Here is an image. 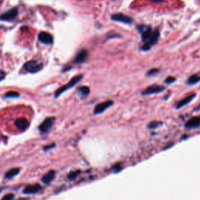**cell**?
<instances>
[{
	"instance_id": "2",
	"label": "cell",
	"mask_w": 200,
	"mask_h": 200,
	"mask_svg": "<svg viewBox=\"0 0 200 200\" xmlns=\"http://www.w3.org/2000/svg\"><path fill=\"white\" fill-rule=\"evenodd\" d=\"M82 78H83V76H82V75H78V76L74 77V78H72V79L70 80V82H68L66 85L61 87V88H59V89L56 91V93H55V96L57 98V97L59 96V95H61L63 92H66V90H68L69 88H71L72 87L74 86L77 83H78V82H79L82 79Z\"/></svg>"
},
{
	"instance_id": "1",
	"label": "cell",
	"mask_w": 200,
	"mask_h": 200,
	"mask_svg": "<svg viewBox=\"0 0 200 200\" xmlns=\"http://www.w3.org/2000/svg\"><path fill=\"white\" fill-rule=\"evenodd\" d=\"M137 29L141 34L142 40L143 42V45L142 46L141 49L142 51H148L159 40V31L157 29L153 30L150 26L142 25V24L138 26Z\"/></svg>"
},
{
	"instance_id": "20",
	"label": "cell",
	"mask_w": 200,
	"mask_h": 200,
	"mask_svg": "<svg viewBox=\"0 0 200 200\" xmlns=\"http://www.w3.org/2000/svg\"><path fill=\"white\" fill-rule=\"evenodd\" d=\"M19 93L17 92H9L5 94V96L6 98H17L19 96Z\"/></svg>"
},
{
	"instance_id": "14",
	"label": "cell",
	"mask_w": 200,
	"mask_h": 200,
	"mask_svg": "<svg viewBox=\"0 0 200 200\" xmlns=\"http://www.w3.org/2000/svg\"><path fill=\"white\" fill-rule=\"evenodd\" d=\"M56 177V172L54 170H49L46 174H45L42 178V182L45 185H49L53 181V179Z\"/></svg>"
},
{
	"instance_id": "19",
	"label": "cell",
	"mask_w": 200,
	"mask_h": 200,
	"mask_svg": "<svg viewBox=\"0 0 200 200\" xmlns=\"http://www.w3.org/2000/svg\"><path fill=\"white\" fill-rule=\"evenodd\" d=\"M159 73V69H157V68H153V69L149 70V71H147L146 75L149 77H152V76H154V75L156 74H158Z\"/></svg>"
},
{
	"instance_id": "13",
	"label": "cell",
	"mask_w": 200,
	"mask_h": 200,
	"mask_svg": "<svg viewBox=\"0 0 200 200\" xmlns=\"http://www.w3.org/2000/svg\"><path fill=\"white\" fill-rule=\"evenodd\" d=\"M38 39L41 42L45 44H52L53 41V38L52 34L48 32H41L38 34Z\"/></svg>"
},
{
	"instance_id": "4",
	"label": "cell",
	"mask_w": 200,
	"mask_h": 200,
	"mask_svg": "<svg viewBox=\"0 0 200 200\" xmlns=\"http://www.w3.org/2000/svg\"><path fill=\"white\" fill-rule=\"evenodd\" d=\"M111 19L114 21H117V22L123 23V24H131L134 22V20L131 17L125 15L124 14H121V13L112 14Z\"/></svg>"
},
{
	"instance_id": "7",
	"label": "cell",
	"mask_w": 200,
	"mask_h": 200,
	"mask_svg": "<svg viewBox=\"0 0 200 200\" xmlns=\"http://www.w3.org/2000/svg\"><path fill=\"white\" fill-rule=\"evenodd\" d=\"M55 122V117H48L40 124L39 126V131L42 133H46L49 131V129L53 127V124Z\"/></svg>"
},
{
	"instance_id": "12",
	"label": "cell",
	"mask_w": 200,
	"mask_h": 200,
	"mask_svg": "<svg viewBox=\"0 0 200 200\" xmlns=\"http://www.w3.org/2000/svg\"><path fill=\"white\" fill-rule=\"evenodd\" d=\"M17 14H18V10H17V8L11 9L10 10L7 11L5 14H2L1 17H0V19L3 20V21H10V20H13L17 17Z\"/></svg>"
},
{
	"instance_id": "10",
	"label": "cell",
	"mask_w": 200,
	"mask_h": 200,
	"mask_svg": "<svg viewBox=\"0 0 200 200\" xmlns=\"http://www.w3.org/2000/svg\"><path fill=\"white\" fill-rule=\"evenodd\" d=\"M29 124H30V123H29L28 120H27L26 118L17 119V121H15V123H14L15 127H17L18 130L22 131H25L26 129L28 128Z\"/></svg>"
},
{
	"instance_id": "11",
	"label": "cell",
	"mask_w": 200,
	"mask_h": 200,
	"mask_svg": "<svg viewBox=\"0 0 200 200\" xmlns=\"http://www.w3.org/2000/svg\"><path fill=\"white\" fill-rule=\"evenodd\" d=\"M42 189V186L38 184H34V185H29L24 188L23 190V192L24 194H34L40 192Z\"/></svg>"
},
{
	"instance_id": "9",
	"label": "cell",
	"mask_w": 200,
	"mask_h": 200,
	"mask_svg": "<svg viewBox=\"0 0 200 200\" xmlns=\"http://www.w3.org/2000/svg\"><path fill=\"white\" fill-rule=\"evenodd\" d=\"M88 56V53L86 49H82L78 53L74 59V63H82L85 61Z\"/></svg>"
},
{
	"instance_id": "15",
	"label": "cell",
	"mask_w": 200,
	"mask_h": 200,
	"mask_svg": "<svg viewBox=\"0 0 200 200\" xmlns=\"http://www.w3.org/2000/svg\"><path fill=\"white\" fill-rule=\"evenodd\" d=\"M185 127L189 129L200 127V117H195L190 119L185 124Z\"/></svg>"
},
{
	"instance_id": "22",
	"label": "cell",
	"mask_w": 200,
	"mask_h": 200,
	"mask_svg": "<svg viewBox=\"0 0 200 200\" xmlns=\"http://www.w3.org/2000/svg\"><path fill=\"white\" fill-rule=\"evenodd\" d=\"M14 195L12 193H9L7 194V195H4L3 197H2V200H14Z\"/></svg>"
},
{
	"instance_id": "17",
	"label": "cell",
	"mask_w": 200,
	"mask_h": 200,
	"mask_svg": "<svg viewBox=\"0 0 200 200\" xmlns=\"http://www.w3.org/2000/svg\"><path fill=\"white\" fill-rule=\"evenodd\" d=\"M78 93L80 97H82V98H85V97H87L88 95H89L90 89L87 86H82L80 87V88L78 89Z\"/></svg>"
},
{
	"instance_id": "8",
	"label": "cell",
	"mask_w": 200,
	"mask_h": 200,
	"mask_svg": "<svg viewBox=\"0 0 200 200\" xmlns=\"http://www.w3.org/2000/svg\"><path fill=\"white\" fill-rule=\"evenodd\" d=\"M196 97V95L195 94H191V95H188V96H185V98H182V99L178 101L176 104V109H181L182 107H184L185 106L188 105L190 102H192V100Z\"/></svg>"
},
{
	"instance_id": "5",
	"label": "cell",
	"mask_w": 200,
	"mask_h": 200,
	"mask_svg": "<svg viewBox=\"0 0 200 200\" xmlns=\"http://www.w3.org/2000/svg\"><path fill=\"white\" fill-rule=\"evenodd\" d=\"M165 90V87L163 85H152L150 86L147 87L145 88L142 91V94L144 95H153V94H157L163 92Z\"/></svg>"
},
{
	"instance_id": "21",
	"label": "cell",
	"mask_w": 200,
	"mask_h": 200,
	"mask_svg": "<svg viewBox=\"0 0 200 200\" xmlns=\"http://www.w3.org/2000/svg\"><path fill=\"white\" fill-rule=\"evenodd\" d=\"M176 82V78H174V77H167V78L165 79L164 82L166 84V85H171L172 83H174V82Z\"/></svg>"
},
{
	"instance_id": "18",
	"label": "cell",
	"mask_w": 200,
	"mask_h": 200,
	"mask_svg": "<svg viewBox=\"0 0 200 200\" xmlns=\"http://www.w3.org/2000/svg\"><path fill=\"white\" fill-rule=\"evenodd\" d=\"M200 82V76L198 74H193L188 78L187 81V85H194L195 84Z\"/></svg>"
},
{
	"instance_id": "23",
	"label": "cell",
	"mask_w": 200,
	"mask_h": 200,
	"mask_svg": "<svg viewBox=\"0 0 200 200\" xmlns=\"http://www.w3.org/2000/svg\"><path fill=\"white\" fill-rule=\"evenodd\" d=\"M159 124H160V123L158 122V121H153L149 124V128H156Z\"/></svg>"
},
{
	"instance_id": "6",
	"label": "cell",
	"mask_w": 200,
	"mask_h": 200,
	"mask_svg": "<svg viewBox=\"0 0 200 200\" xmlns=\"http://www.w3.org/2000/svg\"><path fill=\"white\" fill-rule=\"evenodd\" d=\"M114 105V101L112 100H107L105 102H102L100 103L97 104L94 108V114H100L106 111L109 107L112 106Z\"/></svg>"
},
{
	"instance_id": "3",
	"label": "cell",
	"mask_w": 200,
	"mask_h": 200,
	"mask_svg": "<svg viewBox=\"0 0 200 200\" xmlns=\"http://www.w3.org/2000/svg\"><path fill=\"white\" fill-rule=\"evenodd\" d=\"M24 66L27 71L30 73H36L42 69L43 64L42 63H39L37 60H30L27 62Z\"/></svg>"
},
{
	"instance_id": "16",
	"label": "cell",
	"mask_w": 200,
	"mask_h": 200,
	"mask_svg": "<svg viewBox=\"0 0 200 200\" xmlns=\"http://www.w3.org/2000/svg\"><path fill=\"white\" fill-rule=\"evenodd\" d=\"M20 171H21L20 168H12V169L9 170L5 174V178H7V179H11V178L17 176L20 173Z\"/></svg>"
},
{
	"instance_id": "25",
	"label": "cell",
	"mask_w": 200,
	"mask_h": 200,
	"mask_svg": "<svg viewBox=\"0 0 200 200\" xmlns=\"http://www.w3.org/2000/svg\"><path fill=\"white\" fill-rule=\"evenodd\" d=\"M54 146H55V145L53 144V145H51V146H46V147L43 148V149H44V150H46V151H47V150H49V149H51L52 148H53V147H54Z\"/></svg>"
},
{
	"instance_id": "26",
	"label": "cell",
	"mask_w": 200,
	"mask_h": 200,
	"mask_svg": "<svg viewBox=\"0 0 200 200\" xmlns=\"http://www.w3.org/2000/svg\"><path fill=\"white\" fill-rule=\"evenodd\" d=\"M151 1L153 2H161L163 1H164V0H151Z\"/></svg>"
},
{
	"instance_id": "24",
	"label": "cell",
	"mask_w": 200,
	"mask_h": 200,
	"mask_svg": "<svg viewBox=\"0 0 200 200\" xmlns=\"http://www.w3.org/2000/svg\"><path fill=\"white\" fill-rule=\"evenodd\" d=\"M5 76H6L5 72L2 71V70H0V81H2V80L5 78Z\"/></svg>"
}]
</instances>
